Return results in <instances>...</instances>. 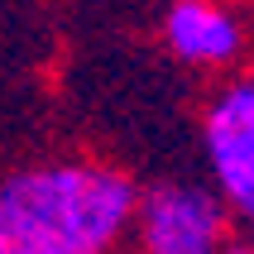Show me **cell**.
Masks as SVG:
<instances>
[{
    "label": "cell",
    "mask_w": 254,
    "mask_h": 254,
    "mask_svg": "<svg viewBox=\"0 0 254 254\" xmlns=\"http://www.w3.org/2000/svg\"><path fill=\"white\" fill-rule=\"evenodd\" d=\"M226 254H254V235H235Z\"/></svg>",
    "instance_id": "cell-5"
},
{
    "label": "cell",
    "mask_w": 254,
    "mask_h": 254,
    "mask_svg": "<svg viewBox=\"0 0 254 254\" xmlns=\"http://www.w3.org/2000/svg\"><path fill=\"white\" fill-rule=\"evenodd\" d=\"M144 187L91 154L29 158L0 173V254H129Z\"/></svg>",
    "instance_id": "cell-1"
},
{
    "label": "cell",
    "mask_w": 254,
    "mask_h": 254,
    "mask_svg": "<svg viewBox=\"0 0 254 254\" xmlns=\"http://www.w3.org/2000/svg\"><path fill=\"white\" fill-rule=\"evenodd\" d=\"M206 183L254 235V67L216 82L197 115Z\"/></svg>",
    "instance_id": "cell-2"
},
{
    "label": "cell",
    "mask_w": 254,
    "mask_h": 254,
    "mask_svg": "<svg viewBox=\"0 0 254 254\" xmlns=\"http://www.w3.org/2000/svg\"><path fill=\"white\" fill-rule=\"evenodd\" d=\"M235 216L211 183H149L139 197L129 254H226Z\"/></svg>",
    "instance_id": "cell-3"
},
{
    "label": "cell",
    "mask_w": 254,
    "mask_h": 254,
    "mask_svg": "<svg viewBox=\"0 0 254 254\" xmlns=\"http://www.w3.org/2000/svg\"><path fill=\"white\" fill-rule=\"evenodd\" d=\"M158 48L178 67L226 82L250 72L254 29L240 0H168L158 10Z\"/></svg>",
    "instance_id": "cell-4"
}]
</instances>
